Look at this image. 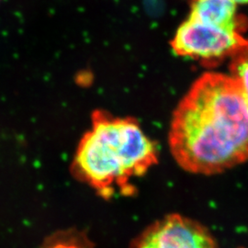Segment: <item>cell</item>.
<instances>
[{
  "label": "cell",
  "mask_w": 248,
  "mask_h": 248,
  "mask_svg": "<svg viewBox=\"0 0 248 248\" xmlns=\"http://www.w3.org/2000/svg\"><path fill=\"white\" fill-rule=\"evenodd\" d=\"M246 23L232 0H193L190 14L171 41L176 54L206 65L232 58L248 42Z\"/></svg>",
  "instance_id": "3"
},
{
  "label": "cell",
  "mask_w": 248,
  "mask_h": 248,
  "mask_svg": "<svg viewBox=\"0 0 248 248\" xmlns=\"http://www.w3.org/2000/svg\"><path fill=\"white\" fill-rule=\"evenodd\" d=\"M157 156L155 142L135 120L96 111L78 147L74 170L105 199L116 188L131 195V179L143 176L157 163Z\"/></svg>",
  "instance_id": "2"
},
{
  "label": "cell",
  "mask_w": 248,
  "mask_h": 248,
  "mask_svg": "<svg viewBox=\"0 0 248 248\" xmlns=\"http://www.w3.org/2000/svg\"><path fill=\"white\" fill-rule=\"evenodd\" d=\"M233 2H235L236 4H239V3H248V0H232Z\"/></svg>",
  "instance_id": "7"
},
{
  "label": "cell",
  "mask_w": 248,
  "mask_h": 248,
  "mask_svg": "<svg viewBox=\"0 0 248 248\" xmlns=\"http://www.w3.org/2000/svg\"><path fill=\"white\" fill-rule=\"evenodd\" d=\"M192 1H193V0H192Z\"/></svg>",
  "instance_id": "8"
},
{
  "label": "cell",
  "mask_w": 248,
  "mask_h": 248,
  "mask_svg": "<svg viewBox=\"0 0 248 248\" xmlns=\"http://www.w3.org/2000/svg\"><path fill=\"white\" fill-rule=\"evenodd\" d=\"M231 76L237 82L248 104V40L231 62Z\"/></svg>",
  "instance_id": "5"
},
{
  "label": "cell",
  "mask_w": 248,
  "mask_h": 248,
  "mask_svg": "<svg viewBox=\"0 0 248 248\" xmlns=\"http://www.w3.org/2000/svg\"><path fill=\"white\" fill-rule=\"evenodd\" d=\"M131 248H218V245L200 222L171 214L148 226Z\"/></svg>",
  "instance_id": "4"
},
{
  "label": "cell",
  "mask_w": 248,
  "mask_h": 248,
  "mask_svg": "<svg viewBox=\"0 0 248 248\" xmlns=\"http://www.w3.org/2000/svg\"><path fill=\"white\" fill-rule=\"evenodd\" d=\"M169 147L186 171L213 175L248 161V104L232 76L207 73L177 105Z\"/></svg>",
  "instance_id": "1"
},
{
  "label": "cell",
  "mask_w": 248,
  "mask_h": 248,
  "mask_svg": "<svg viewBox=\"0 0 248 248\" xmlns=\"http://www.w3.org/2000/svg\"><path fill=\"white\" fill-rule=\"evenodd\" d=\"M53 248H81V247L75 244H70V243H61L56 245Z\"/></svg>",
  "instance_id": "6"
}]
</instances>
